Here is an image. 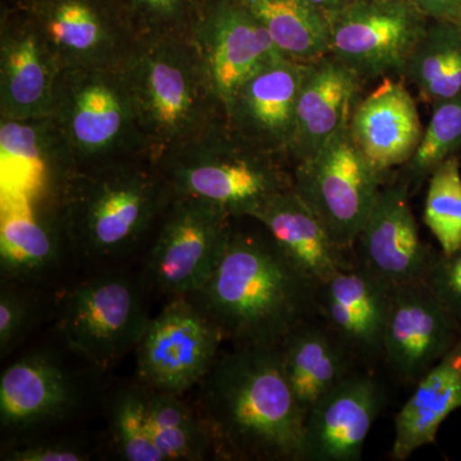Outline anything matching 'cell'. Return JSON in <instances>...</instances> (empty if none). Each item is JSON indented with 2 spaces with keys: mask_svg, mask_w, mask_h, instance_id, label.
Returning a JSON list of instances; mask_svg holds the SVG:
<instances>
[{
  "mask_svg": "<svg viewBox=\"0 0 461 461\" xmlns=\"http://www.w3.org/2000/svg\"><path fill=\"white\" fill-rule=\"evenodd\" d=\"M388 180L355 144L348 122L293 169L294 191L317 215L333 241L350 254Z\"/></svg>",
  "mask_w": 461,
  "mask_h": 461,
  "instance_id": "7",
  "label": "cell"
},
{
  "mask_svg": "<svg viewBox=\"0 0 461 461\" xmlns=\"http://www.w3.org/2000/svg\"><path fill=\"white\" fill-rule=\"evenodd\" d=\"M456 23H457V25H459V27L461 29V14H460V17L457 18Z\"/></svg>",
  "mask_w": 461,
  "mask_h": 461,
  "instance_id": "40",
  "label": "cell"
},
{
  "mask_svg": "<svg viewBox=\"0 0 461 461\" xmlns=\"http://www.w3.org/2000/svg\"><path fill=\"white\" fill-rule=\"evenodd\" d=\"M42 35L60 66L113 62V41L86 0H56L45 12Z\"/></svg>",
  "mask_w": 461,
  "mask_h": 461,
  "instance_id": "29",
  "label": "cell"
},
{
  "mask_svg": "<svg viewBox=\"0 0 461 461\" xmlns=\"http://www.w3.org/2000/svg\"><path fill=\"white\" fill-rule=\"evenodd\" d=\"M423 221L442 254L450 256L461 249V169L457 156L448 158L429 176Z\"/></svg>",
  "mask_w": 461,
  "mask_h": 461,
  "instance_id": "32",
  "label": "cell"
},
{
  "mask_svg": "<svg viewBox=\"0 0 461 461\" xmlns=\"http://www.w3.org/2000/svg\"><path fill=\"white\" fill-rule=\"evenodd\" d=\"M429 20L456 23L461 14V0H411Z\"/></svg>",
  "mask_w": 461,
  "mask_h": 461,
  "instance_id": "37",
  "label": "cell"
},
{
  "mask_svg": "<svg viewBox=\"0 0 461 461\" xmlns=\"http://www.w3.org/2000/svg\"><path fill=\"white\" fill-rule=\"evenodd\" d=\"M266 27L282 56L311 63L330 53L329 17L306 0H240Z\"/></svg>",
  "mask_w": 461,
  "mask_h": 461,
  "instance_id": "28",
  "label": "cell"
},
{
  "mask_svg": "<svg viewBox=\"0 0 461 461\" xmlns=\"http://www.w3.org/2000/svg\"><path fill=\"white\" fill-rule=\"evenodd\" d=\"M171 196L175 193L165 176L127 163L71 173L60 200L63 238L90 262L122 256L147 232Z\"/></svg>",
  "mask_w": 461,
  "mask_h": 461,
  "instance_id": "3",
  "label": "cell"
},
{
  "mask_svg": "<svg viewBox=\"0 0 461 461\" xmlns=\"http://www.w3.org/2000/svg\"><path fill=\"white\" fill-rule=\"evenodd\" d=\"M60 63L42 32L5 33L0 48V109L5 120L50 117Z\"/></svg>",
  "mask_w": 461,
  "mask_h": 461,
  "instance_id": "22",
  "label": "cell"
},
{
  "mask_svg": "<svg viewBox=\"0 0 461 461\" xmlns=\"http://www.w3.org/2000/svg\"><path fill=\"white\" fill-rule=\"evenodd\" d=\"M248 218L262 224L287 259L318 287L353 260L293 187L272 194Z\"/></svg>",
  "mask_w": 461,
  "mask_h": 461,
  "instance_id": "21",
  "label": "cell"
},
{
  "mask_svg": "<svg viewBox=\"0 0 461 461\" xmlns=\"http://www.w3.org/2000/svg\"><path fill=\"white\" fill-rule=\"evenodd\" d=\"M348 129L364 156L386 176L411 159L424 130L417 100L403 78L390 77L364 98H357Z\"/></svg>",
  "mask_w": 461,
  "mask_h": 461,
  "instance_id": "18",
  "label": "cell"
},
{
  "mask_svg": "<svg viewBox=\"0 0 461 461\" xmlns=\"http://www.w3.org/2000/svg\"><path fill=\"white\" fill-rule=\"evenodd\" d=\"M224 339L193 300L175 297L149 321L136 346L139 377L149 390L181 396L208 375Z\"/></svg>",
  "mask_w": 461,
  "mask_h": 461,
  "instance_id": "11",
  "label": "cell"
},
{
  "mask_svg": "<svg viewBox=\"0 0 461 461\" xmlns=\"http://www.w3.org/2000/svg\"><path fill=\"white\" fill-rule=\"evenodd\" d=\"M424 282L461 332V249L450 256L435 250Z\"/></svg>",
  "mask_w": 461,
  "mask_h": 461,
  "instance_id": "35",
  "label": "cell"
},
{
  "mask_svg": "<svg viewBox=\"0 0 461 461\" xmlns=\"http://www.w3.org/2000/svg\"><path fill=\"white\" fill-rule=\"evenodd\" d=\"M50 118L74 166L108 165L145 147L129 81L115 60L63 66Z\"/></svg>",
  "mask_w": 461,
  "mask_h": 461,
  "instance_id": "5",
  "label": "cell"
},
{
  "mask_svg": "<svg viewBox=\"0 0 461 461\" xmlns=\"http://www.w3.org/2000/svg\"><path fill=\"white\" fill-rule=\"evenodd\" d=\"M224 339L236 345L278 346L318 313V286L259 232L230 230L214 272L189 296Z\"/></svg>",
  "mask_w": 461,
  "mask_h": 461,
  "instance_id": "2",
  "label": "cell"
},
{
  "mask_svg": "<svg viewBox=\"0 0 461 461\" xmlns=\"http://www.w3.org/2000/svg\"><path fill=\"white\" fill-rule=\"evenodd\" d=\"M139 7L159 18H171L180 11L182 0H133Z\"/></svg>",
  "mask_w": 461,
  "mask_h": 461,
  "instance_id": "38",
  "label": "cell"
},
{
  "mask_svg": "<svg viewBox=\"0 0 461 461\" xmlns=\"http://www.w3.org/2000/svg\"><path fill=\"white\" fill-rule=\"evenodd\" d=\"M230 218L214 203L173 196L147 260L151 286L173 297L198 293L222 257L232 230Z\"/></svg>",
  "mask_w": 461,
  "mask_h": 461,
  "instance_id": "9",
  "label": "cell"
},
{
  "mask_svg": "<svg viewBox=\"0 0 461 461\" xmlns=\"http://www.w3.org/2000/svg\"><path fill=\"white\" fill-rule=\"evenodd\" d=\"M0 157L5 193L35 199L57 163L72 165L50 117L5 120L0 124Z\"/></svg>",
  "mask_w": 461,
  "mask_h": 461,
  "instance_id": "25",
  "label": "cell"
},
{
  "mask_svg": "<svg viewBox=\"0 0 461 461\" xmlns=\"http://www.w3.org/2000/svg\"><path fill=\"white\" fill-rule=\"evenodd\" d=\"M154 438L166 461L204 460L215 450L213 437L200 412L180 395L145 387Z\"/></svg>",
  "mask_w": 461,
  "mask_h": 461,
  "instance_id": "30",
  "label": "cell"
},
{
  "mask_svg": "<svg viewBox=\"0 0 461 461\" xmlns=\"http://www.w3.org/2000/svg\"><path fill=\"white\" fill-rule=\"evenodd\" d=\"M278 348L285 375L305 417L321 396L360 366L320 317L297 324Z\"/></svg>",
  "mask_w": 461,
  "mask_h": 461,
  "instance_id": "23",
  "label": "cell"
},
{
  "mask_svg": "<svg viewBox=\"0 0 461 461\" xmlns=\"http://www.w3.org/2000/svg\"><path fill=\"white\" fill-rule=\"evenodd\" d=\"M402 77L414 86L418 98L429 108L461 95L459 25L451 21L430 20Z\"/></svg>",
  "mask_w": 461,
  "mask_h": 461,
  "instance_id": "27",
  "label": "cell"
},
{
  "mask_svg": "<svg viewBox=\"0 0 461 461\" xmlns=\"http://www.w3.org/2000/svg\"><path fill=\"white\" fill-rule=\"evenodd\" d=\"M461 332L426 282L395 286L382 362L403 386H415L457 342Z\"/></svg>",
  "mask_w": 461,
  "mask_h": 461,
  "instance_id": "13",
  "label": "cell"
},
{
  "mask_svg": "<svg viewBox=\"0 0 461 461\" xmlns=\"http://www.w3.org/2000/svg\"><path fill=\"white\" fill-rule=\"evenodd\" d=\"M87 446L74 439H41L14 446L3 459L11 461H84L89 460Z\"/></svg>",
  "mask_w": 461,
  "mask_h": 461,
  "instance_id": "36",
  "label": "cell"
},
{
  "mask_svg": "<svg viewBox=\"0 0 461 461\" xmlns=\"http://www.w3.org/2000/svg\"><path fill=\"white\" fill-rule=\"evenodd\" d=\"M430 111L420 144L395 176L411 195L429 181L437 167L461 151V95L437 103Z\"/></svg>",
  "mask_w": 461,
  "mask_h": 461,
  "instance_id": "31",
  "label": "cell"
},
{
  "mask_svg": "<svg viewBox=\"0 0 461 461\" xmlns=\"http://www.w3.org/2000/svg\"><path fill=\"white\" fill-rule=\"evenodd\" d=\"M200 386V414L224 459L304 461L305 412L278 346L236 345Z\"/></svg>",
  "mask_w": 461,
  "mask_h": 461,
  "instance_id": "1",
  "label": "cell"
},
{
  "mask_svg": "<svg viewBox=\"0 0 461 461\" xmlns=\"http://www.w3.org/2000/svg\"><path fill=\"white\" fill-rule=\"evenodd\" d=\"M411 198L405 185L388 180L353 245L354 259L393 286L424 281L435 253L420 238Z\"/></svg>",
  "mask_w": 461,
  "mask_h": 461,
  "instance_id": "16",
  "label": "cell"
},
{
  "mask_svg": "<svg viewBox=\"0 0 461 461\" xmlns=\"http://www.w3.org/2000/svg\"><path fill=\"white\" fill-rule=\"evenodd\" d=\"M281 156L215 126L160 160L175 195L222 206L232 217H249L272 194L293 187V173Z\"/></svg>",
  "mask_w": 461,
  "mask_h": 461,
  "instance_id": "6",
  "label": "cell"
},
{
  "mask_svg": "<svg viewBox=\"0 0 461 461\" xmlns=\"http://www.w3.org/2000/svg\"><path fill=\"white\" fill-rule=\"evenodd\" d=\"M318 11L323 12L327 17L338 14L342 9L348 7L355 0H306Z\"/></svg>",
  "mask_w": 461,
  "mask_h": 461,
  "instance_id": "39",
  "label": "cell"
},
{
  "mask_svg": "<svg viewBox=\"0 0 461 461\" xmlns=\"http://www.w3.org/2000/svg\"><path fill=\"white\" fill-rule=\"evenodd\" d=\"M460 408L461 339L415 384L414 393L397 412L391 460H408L423 446L435 444L441 424Z\"/></svg>",
  "mask_w": 461,
  "mask_h": 461,
  "instance_id": "24",
  "label": "cell"
},
{
  "mask_svg": "<svg viewBox=\"0 0 461 461\" xmlns=\"http://www.w3.org/2000/svg\"><path fill=\"white\" fill-rule=\"evenodd\" d=\"M196 44L223 113L249 77L282 56L266 27L240 0L215 3Z\"/></svg>",
  "mask_w": 461,
  "mask_h": 461,
  "instance_id": "15",
  "label": "cell"
},
{
  "mask_svg": "<svg viewBox=\"0 0 461 461\" xmlns=\"http://www.w3.org/2000/svg\"><path fill=\"white\" fill-rule=\"evenodd\" d=\"M122 67L153 159L160 162L217 126L214 107L221 104L196 48L173 41L147 42Z\"/></svg>",
  "mask_w": 461,
  "mask_h": 461,
  "instance_id": "4",
  "label": "cell"
},
{
  "mask_svg": "<svg viewBox=\"0 0 461 461\" xmlns=\"http://www.w3.org/2000/svg\"><path fill=\"white\" fill-rule=\"evenodd\" d=\"M111 429L115 450L122 459L166 461L154 438L145 387L118 393L112 405Z\"/></svg>",
  "mask_w": 461,
  "mask_h": 461,
  "instance_id": "33",
  "label": "cell"
},
{
  "mask_svg": "<svg viewBox=\"0 0 461 461\" xmlns=\"http://www.w3.org/2000/svg\"><path fill=\"white\" fill-rule=\"evenodd\" d=\"M80 402L74 375L56 357L32 353L0 378V420L5 429H29L71 414Z\"/></svg>",
  "mask_w": 461,
  "mask_h": 461,
  "instance_id": "20",
  "label": "cell"
},
{
  "mask_svg": "<svg viewBox=\"0 0 461 461\" xmlns=\"http://www.w3.org/2000/svg\"><path fill=\"white\" fill-rule=\"evenodd\" d=\"M386 403V390L372 369H355L306 412L304 461L362 460Z\"/></svg>",
  "mask_w": 461,
  "mask_h": 461,
  "instance_id": "14",
  "label": "cell"
},
{
  "mask_svg": "<svg viewBox=\"0 0 461 461\" xmlns=\"http://www.w3.org/2000/svg\"><path fill=\"white\" fill-rule=\"evenodd\" d=\"M57 230L23 194L3 195L0 223V262L7 281L26 282L41 277L59 260Z\"/></svg>",
  "mask_w": 461,
  "mask_h": 461,
  "instance_id": "26",
  "label": "cell"
},
{
  "mask_svg": "<svg viewBox=\"0 0 461 461\" xmlns=\"http://www.w3.org/2000/svg\"><path fill=\"white\" fill-rule=\"evenodd\" d=\"M429 21L411 0H355L329 16L330 54L364 83L393 74L402 77Z\"/></svg>",
  "mask_w": 461,
  "mask_h": 461,
  "instance_id": "10",
  "label": "cell"
},
{
  "mask_svg": "<svg viewBox=\"0 0 461 461\" xmlns=\"http://www.w3.org/2000/svg\"><path fill=\"white\" fill-rule=\"evenodd\" d=\"M149 321L138 282L109 273L67 291L58 330L72 351L105 371L139 345Z\"/></svg>",
  "mask_w": 461,
  "mask_h": 461,
  "instance_id": "8",
  "label": "cell"
},
{
  "mask_svg": "<svg viewBox=\"0 0 461 461\" xmlns=\"http://www.w3.org/2000/svg\"><path fill=\"white\" fill-rule=\"evenodd\" d=\"M395 286L354 259L318 287V313L364 368L382 362Z\"/></svg>",
  "mask_w": 461,
  "mask_h": 461,
  "instance_id": "12",
  "label": "cell"
},
{
  "mask_svg": "<svg viewBox=\"0 0 461 461\" xmlns=\"http://www.w3.org/2000/svg\"><path fill=\"white\" fill-rule=\"evenodd\" d=\"M363 84L350 67L332 54L306 63L287 150L294 165L317 153L348 122Z\"/></svg>",
  "mask_w": 461,
  "mask_h": 461,
  "instance_id": "19",
  "label": "cell"
},
{
  "mask_svg": "<svg viewBox=\"0 0 461 461\" xmlns=\"http://www.w3.org/2000/svg\"><path fill=\"white\" fill-rule=\"evenodd\" d=\"M306 63L281 56L249 77L224 111L227 124L251 144L287 157Z\"/></svg>",
  "mask_w": 461,
  "mask_h": 461,
  "instance_id": "17",
  "label": "cell"
},
{
  "mask_svg": "<svg viewBox=\"0 0 461 461\" xmlns=\"http://www.w3.org/2000/svg\"><path fill=\"white\" fill-rule=\"evenodd\" d=\"M23 282L7 281L0 291V355L7 357L29 335L36 314L35 294Z\"/></svg>",
  "mask_w": 461,
  "mask_h": 461,
  "instance_id": "34",
  "label": "cell"
}]
</instances>
